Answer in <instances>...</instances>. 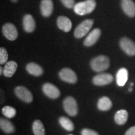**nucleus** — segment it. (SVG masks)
<instances>
[{
	"instance_id": "nucleus-3",
	"label": "nucleus",
	"mask_w": 135,
	"mask_h": 135,
	"mask_svg": "<svg viewBox=\"0 0 135 135\" xmlns=\"http://www.w3.org/2000/svg\"><path fill=\"white\" fill-rule=\"evenodd\" d=\"M94 21L93 20H85L78 26L75 30V38H81L87 35L91 29Z\"/></svg>"
},
{
	"instance_id": "nucleus-25",
	"label": "nucleus",
	"mask_w": 135,
	"mask_h": 135,
	"mask_svg": "<svg viewBox=\"0 0 135 135\" xmlns=\"http://www.w3.org/2000/svg\"><path fill=\"white\" fill-rule=\"evenodd\" d=\"M8 59V55L7 51L4 48L1 47L0 48V63L1 65H3L7 63Z\"/></svg>"
},
{
	"instance_id": "nucleus-28",
	"label": "nucleus",
	"mask_w": 135,
	"mask_h": 135,
	"mask_svg": "<svg viewBox=\"0 0 135 135\" xmlns=\"http://www.w3.org/2000/svg\"><path fill=\"white\" fill-rule=\"evenodd\" d=\"M125 135H135V126H132L128 129L125 133Z\"/></svg>"
},
{
	"instance_id": "nucleus-19",
	"label": "nucleus",
	"mask_w": 135,
	"mask_h": 135,
	"mask_svg": "<svg viewBox=\"0 0 135 135\" xmlns=\"http://www.w3.org/2000/svg\"><path fill=\"white\" fill-rule=\"evenodd\" d=\"M98 108L100 111H108L112 107V102L109 98L103 97L99 99L97 103Z\"/></svg>"
},
{
	"instance_id": "nucleus-31",
	"label": "nucleus",
	"mask_w": 135,
	"mask_h": 135,
	"mask_svg": "<svg viewBox=\"0 0 135 135\" xmlns=\"http://www.w3.org/2000/svg\"><path fill=\"white\" fill-rule=\"evenodd\" d=\"M131 90H132V88H131V86L129 88V91H131Z\"/></svg>"
},
{
	"instance_id": "nucleus-32",
	"label": "nucleus",
	"mask_w": 135,
	"mask_h": 135,
	"mask_svg": "<svg viewBox=\"0 0 135 135\" xmlns=\"http://www.w3.org/2000/svg\"><path fill=\"white\" fill-rule=\"evenodd\" d=\"M70 135H73V134H70Z\"/></svg>"
},
{
	"instance_id": "nucleus-14",
	"label": "nucleus",
	"mask_w": 135,
	"mask_h": 135,
	"mask_svg": "<svg viewBox=\"0 0 135 135\" xmlns=\"http://www.w3.org/2000/svg\"><path fill=\"white\" fill-rule=\"evenodd\" d=\"M23 26L27 33H32L36 28V22L31 15H26L23 17Z\"/></svg>"
},
{
	"instance_id": "nucleus-5",
	"label": "nucleus",
	"mask_w": 135,
	"mask_h": 135,
	"mask_svg": "<svg viewBox=\"0 0 135 135\" xmlns=\"http://www.w3.org/2000/svg\"><path fill=\"white\" fill-rule=\"evenodd\" d=\"M119 46L121 50L128 56L135 55V43L129 38L124 37L119 41Z\"/></svg>"
},
{
	"instance_id": "nucleus-22",
	"label": "nucleus",
	"mask_w": 135,
	"mask_h": 135,
	"mask_svg": "<svg viewBox=\"0 0 135 135\" xmlns=\"http://www.w3.org/2000/svg\"><path fill=\"white\" fill-rule=\"evenodd\" d=\"M32 129L35 135H45L43 124L40 120H35L32 125Z\"/></svg>"
},
{
	"instance_id": "nucleus-9",
	"label": "nucleus",
	"mask_w": 135,
	"mask_h": 135,
	"mask_svg": "<svg viewBox=\"0 0 135 135\" xmlns=\"http://www.w3.org/2000/svg\"><path fill=\"white\" fill-rule=\"evenodd\" d=\"M42 90L45 94L51 99H56L60 96L59 89L54 84L46 83L44 84L42 87Z\"/></svg>"
},
{
	"instance_id": "nucleus-11",
	"label": "nucleus",
	"mask_w": 135,
	"mask_h": 135,
	"mask_svg": "<svg viewBox=\"0 0 135 135\" xmlns=\"http://www.w3.org/2000/svg\"><path fill=\"white\" fill-rule=\"evenodd\" d=\"M101 31L99 28H95L88 34L84 41V46L89 47L94 45L100 37Z\"/></svg>"
},
{
	"instance_id": "nucleus-29",
	"label": "nucleus",
	"mask_w": 135,
	"mask_h": 135,
	"mask_svg": "<svg viewBox=\"0 0 135 135\" xmlns=\"http://www.w3.org/2000/svg\"><path fill=\"white\" fill-rule=\"evenodd\" d=\"M2 73H3V70L2 67H1V68H0V74H1V75H2Z\"/></svg>"
},
{
	"instance_id": "nucleus-4",
	"label": "nucleus",
	"mask_w": 135,
	"mask_h": 135,
	"mask_svg": "<svg viewBox=\"0 0 135 135\" xmlns=\"http://www.w3.org/2000/svg\"><path fill=\"white\" fill-rule=\"evenodd\" d=\"M63 108L66 113L71 116H75L78 113L76 101L71 97H68L64 99Z\"/></svg>"
},
{
	"instance_id": "nucleus-10",
	"label": "nucleus",
	"mask_w": 135,
	"mask_h": 135,
	"mask_svg": "<svg viewBox=\"0 0 135 135\" xmlns=\"http://www.w3.org/2000/svg\"><path fill=\"white\" fill-rule=\"evenodd\" d=\"M113 80V77L109 73H101L96 75L93 78V83L97 86H105L110 84Z\"/></svg>"
},
{
	"instance_id": "nucleus-18",
	"label": "nucleus",
	"mask_w": 135,
	"mask_h": 135,
	"mask_svg": "<svg viewBox=\"0 0 135 135\" xmlns=\"http://www.w3.org/2000/svg\"><path fill=\"white\" fill-rule=\"evenodd\" d=\"M26 71L30 75L35 76H40L43 74V69L40 65L35 63H30L26 65Z\"/></svg>"
},
{
	"instance_id": "nucleus-6",
	"label": "nucleus",
	"mask_w": 135,
	"mask_h": 135,
	"mask_svg": "<svg viewBox=\"0 0 135 135\" xmlns=\"http://www.w3.org/2000/svg\"><path fill=\"white\" fill-rule=\"evenodd\" d=\"M15 93L16 97L24 102L31 103L33 101V94L29 89L25 86H17L15 89Z\"/></svg>"
},
{
	"instance_id": "nucleus-7",
	"label": "nucleus",
	"mask_w": 135,
	"mask_h": 135,
	"mask_svg": "<svg viewBox=\"0 0 135 135\" xmlns=\"http://www.w3.org/2000/svg\"><path fill=\"white\" fill-rule=\"evenodd\" d=\"M59 77L61 80L64 81L69 83H75L78 80V77L76 74L73 70H71L70 68H65L62 69L59 73Z\"/></svg>"
},
{
	"instance_id": "nucleus-27",
	"label": "nucleus",
	"mask_w": 135,
	"mask_h": 135,
	"mask_svg": "<svg viewBox=\"0 0 135 135\" xmlns=\"http://www.w3.org/2000/svg\"><path fill=\"white\" fill-rule=\"evenodd\" d=\"M81 134V135H99L97 131L88 129V128H84L83 129Z\"/></svg>"
},
{
	"instance_id": "nucleus-12",
	"label": "nucleus",
	"mask_w": 135,
	"mask_h": 135,
	"mask_svg": "<svg viewBox=\"0 0 135 135\" xmlns=\"http://www.w3.org/2000/svg\"><path fill=\"white\" fill-rule=\"evenodd\" d=\"M121 8L127 16H135V3L133 0H121Z\"/></svg>"
},
{
	"instance_id": "nucleus-20",
	"label": "nucleus",
	"mask_w": 135,
	"mask_h": 135,
	"mask_svg": "<svg viewBox=\"0 0 135 135\" xmlns=\"http://www.w3.org/2000/svg\"><path fill=\"white\" fill-rule=\"evenodd\" d=\"M0 127L1 130L6 134L13 133L15 131V126L11 121L4 118L0 119Z\"/></svg>"
},
{
	"instance_id": "nucleus-1",
	"label": "nucleus",
	"mask_w": 135,
	"mask_h": 135,
	"mask_svg": "<svg viewBox=\"0 0 135 135\" xmlns=\"http://www.w3.org/2000/svg\"><path fill=\"white\" fill-rule=\"evenodd\" d=\"M96 5L95 0H86L76 3L74 6V11L76 14L80 16L89 14L94 11Z\"/></svg>"
},
{
	"instance_id": "nucleus-24",
	"label": "nucleus",
	"mask_w": 135,
	"mask_h": 135,
	"mask_svg": "<svg viewBox=\"0 0 135 135\" xmlns=\"http://www.w3.org/2000/svg\"><path fill=\"white\" fill-rule=\"evenodd\" d=\"M2 113L8 118H14L16 114V111L14 108L10 106H5L2 108Z\"/></svg>"
},
{
	"instance_id": "nucleus-30",
	"label": "nucleus",
	"mask_w": 135,
	"mask_h": 135,
	"mask_svg": "<svg viewBox=\"0 0 135 135\" xmlns=\"http://www.w3.org/2000/svg\"><path fill=\"white\" fill-rule=\"evenodd\" d=\"M11 1H12V2H14V3H16L17 1H18V0H11Z\"/></svg>"
},
{
	"instance_id": "nucleus-2",
	"label": "nucleus",
	"mask_w": 135,
	"mask_h": 135,
	"mask_svg": "<svg viewBox=\"0 0 135 135\" xmlns=\"http://www.w3.org/2000/svg\"><path fill=\"white\" fill-rule=\"evenodd\" d=\"M109 59L104 55L95 57L91 61L90 66L91 69L96 72H102L108 69L109 66Z\"/></svg>"
},
{
	"instance_id": "nucleus-23",
	"label": "nucleus",
	"mask_w": 135,
	"mask_h": 135,
	"mask_svg": "<svg viewBox=\"0 0 135 135\" xmlns=\"http://www.w3.org/2000/svg\"><path fill=\"white\" fill-rule=\"evenodd\" d=\"M59 123L64 129L68 131L74 130V124L69 118L65 116H61L59 118Z\"/></svg>"
},
{
	"instance_id": "nucleus-8",
	"label": "nucleus",
	"mask_w": 135,
	"mask_h": 135,
	"mask_svg": "<svg viewBox=\"0 0 135 135\" xmlns=\"http://www.w3.org/2000/svg\"><path fill=\"white\" fill-rule=\"evenodd\" d=\"M3 35L9 41H14L18 38V33L16 28L12 23H6L2 28Z\"/></svg>"
},
{
	"instance_id": "nucleus-13",
	"label": "nucleus",
	"mask_w": 135,
	"mask_h": 135,
	"mask_svg": "<svg viewBox=\"0 0 135 135\" xmlns=\"http://www.w3.org/2000/svg\"><path fill=\"white\" fill-rule=\"evenodd\" d=\"M40 11L44 17H49L53 11V3L52 0H42L40 4Z\"/></svg>"
},
{
	"instance_id": "nucleus-21",
	"label": "nucleus",
	"mask_w": 135,
	"mask_h": 135,
	"mask_svg": "<svg viewBox=\"0 0 135 135\" xmlns=\"http://www.w3.org/2000/svg\"><path fill=\"white\" fill-rule=\"evenodd\" d=\"M128 118V112L124 109L118 111L114 115V121L119 125L125 124Z\"/></svg>"
},
{
	"instance_id": "nucleus-16",
	"label": "nucleus",
	"mask_w": 135,
	"mask_h": 135,
	"mask_svg": "<svg viewBox=\"0 0 135 135\" xmlns=\"http://www.w3.org/2000/svg\"><path fill=\"white\" fill-rule=\"evenodd\" d=\"M116 83L119 86H123L128 79V71L124 68L119 69L116 73Z\"/></svg>"
},
{
	"instance_id": "nucleus-17",
	"label": "nucleus",
	"mask_w": 135,
	"mask_h": 135,
	"mask_svg": "<svg viewBox=\"0 0 135 135\" xmlns=\"http://www.w3.org/2000/svg\"><path fill=\"white\" fill-rule=\"evenodd\" d=\"M18 65L14 61H10L6 63L3 68V75L6 77H11L16 71Z\"/></svg>"
},
{
	"instance_id": "nucleus-15",
	"label": "nucleus",
	"mask_w": 135,
	"mask_h": 135,
	"mask_svg": "<svg viewBox=\"0 0 135 135\" xmlns=\"http://www.w3.org/2000/svg\"><path fill=\"white\" fill-rule=\"evenodd\" d=\"M57 25L60 30L65 32H69L71 29L72 23L67 17L64 16H59L57 19Z\"/></svg>"
},
{
	"instance_id": "nucleus-26",
	"label": "nucleus",
	"mask_w": 135,
	"mask_h": 135,
	"mask_svg": "<svg viewBox=\"0 0 135 135\" xmlns=\"http://www.w3.org/2000/svg\"><path fill=\"white\" fill-rule=\"evenodd\" d=\"M65 7L68 8H73L75 6V0H60Z\"/></svg>"
}]
</instances>
